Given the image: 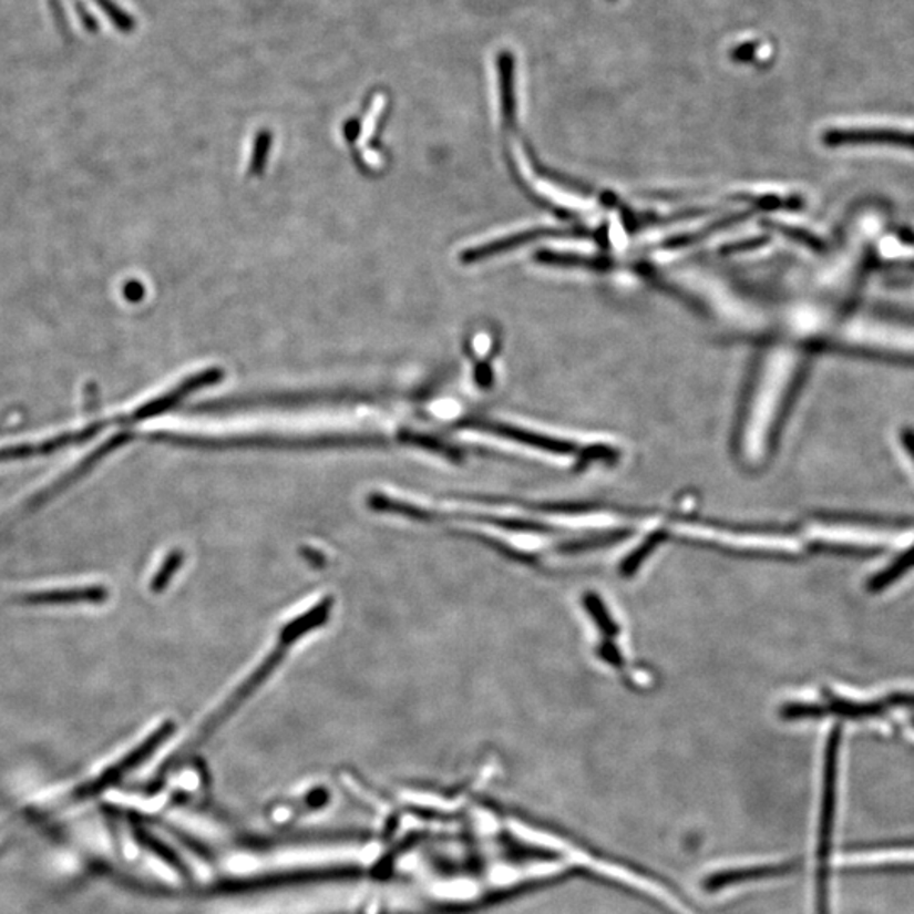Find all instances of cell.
Listing matches in <instances>:
<instances>
[{
	"mask_svg": "<svg viewBox=\"0 0 914 914\" xmlns=\"http://www.w3.org/2000/svg\"><path fill=\"white\" fill-rule=\"evenodd\" d=\"M182 561L183 556L182 553H178V551L170 554V556L166 557L165 563H163V566L160 567L158 573H156L155 579L151 583V589L156 593L163 592L165 586L168 585L170 579H172L173 574H175V571L182 566Z\"/></svg>",
	"mask_w": 914,
	"mask_h": 914,
	"instance_id": "cell-8",
	"label": "cell"
},
{
	"mask_svg": "<svg viewBox=\"0 0 914 914\" xmlns=\"http://www.w3.org/2000/svg\"><path fill=\"white\" fill-rule=\"evenodd\" d=\"M911 569H914V545L903 551L890 566L875 573L874 576L869 579L867 585H865L867 586V592H884V589L890 588L894 583L900 582L901 577L910 573Z\"/></svg>",
	"mask_w": 914,
	"mask_h": 914,
	"instance_id": "cell-6",
	"label": "cell"
},
{
	"mask_svg": "<svg viewBox=\"0 0 914 914\" xmlns=\"http://www.w3.org/2000/svg\"><path fill=\"white\" fill-rule=\"evenodd\" d=\"M107 598V593L99 586L89 588L72 589H48V592L28 593L19 596L22 605H69V603L102 602Z\"/></svg>",
	"mask_w": 914,
	"mask_h": 914,
	"instance_id": "cell-5",
	"label": "cell"
},
{
	"mask_svg": "<svg viewBox=\"0 0 914 914\" xmlns=\"http://www.w3.org/2000/svg\"><path fill=\"white\" fill-rule=\"evenodd\" d=\"M852 355L862 356V358L877 359V361L891 362L897 366H914V355L911 352L886 351V349H853Z\"/></svg>",
	"mask_w": 914,
	"mask_h": 914,
	"instance_id": "cell-7",
	"label": "cell"
},
{
	"mask_svg": "<svg viewBox=\"0 0 914 914\" xmlns=\"http://www.w3.org/2000/svg\"><path fill=\"white\" fill-rule=\"evenodd\" d=\"M900 441L901 445H903L904 451L907 452L910 455L911 461L914 463V429L913 427H904L903 431L900 432Z\"/></svg>",
	"mask_w": 914,
	"mask_h": 914,
	"instance_id": "cell-10",
	"label": "cell"
},
{
	"mask_svg": "<svg viewBox=\"0 0 914 914\" xmlns=\"http://www.w3.org/2000/svg\"><path fill=\"white\" fill-rule=\"evenodd\" d=\"M913 725H914V720H913Z\"/></svg>",
	"mask_w": 914,
	"mask_h": 914,
	"instance_id": "cell-11",
	"label": "cell"
},
{
	"mask_svg": "<svg viewBox=\"0 0 914 914\" xmlns=\"http://www.w3.org/2000/svg\"><path fill=\"white\" fill-rule=\"evenodd\" d=\"M383 849L378 843H333V845L287 846L259 852L227 853L198 862L204 879L258 877L310 869L364 865L378 861Z\"/></svg>",
	"mask_w": 914,
	"mask_h": 914,
	"instance_id": "cell-2",
	"label": "cell"
},
{
	"mask_svg": "<svg viewBox=\"0 0 914 914\" xmlns=\"http://www.w3.org/2000/svg\"><path fill=\"white\" fill-rule=\"evenodd\" d=\"M829 146H896L914 150V133L900 130H843L825 134Z\"/></svg>",
	"mask_w": 914,
	"mask_h": 914,
	"instance_id": "cell-4",
	"label": "cell"
},
{
	"mask_svg": "<svg viewBox=\"0 0 914 914\" xmlns=\"http://www.w3.org/2000/svg\"><path fill=\"white\" fill-rule=\"evenodd\" d=\"M269 143H271V136L266 131H263L261 134L256 136L255 150H253V160H251V172L253 173H261L263 166H265L266 155H268L269 151Z\"/></svg>",
	"mask_w": 914,
	"mask_h": 914,
	"instance_id": "cell-9",
	"label": "cell"
},
{
	"mask_svg": "<svg viewBox=\"0 0 914 914\" xmlns=\"http://www.w3.org/2000/svg\"><path fill=\"white\" fill-rule=\"evenodd\" d=\"M532 890L534 877L527 869L500 864L415 881L345 882L284 891L227 904L216 914H412Z\"/></svg>",
	"mask_w": 914,
	"mask_h": 914,
	"instance_id": "cell-1",
	"label": "cell"
},
{
	"mask_svg": "<svg viewBox=\"0 0 914 914\" xmlns=\"http://www.w3.org/2000/svg\"><path fill=\"white\" fill-rule=\"evenodd\" d=\"M914 708V695L896 692L879 701H850V699H830L826 705H791L785 708L788 718H818L836 715L845 718H872L887 713L891 708Z\"/></svg>",
	"mask_w": 914,
	"mask_h": 914,
	"instance_id": "cell-3",
	"label": "cell"
}]
</instances>
